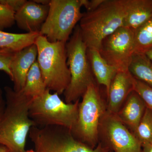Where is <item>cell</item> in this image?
Here are the masks:
<instances>
[{
	"mask_svg": "<svg viewBox=\"0 0 152 152\" xmlns=\"http://www.w3.org/2000/svg\"><path fill=\"white\" fill-rule=\"evenodd\" d=\"M5 107L0 123V145L12 152H25L27 137L36 124L30 118L33 99L9 86L4 88Z\"/></svg>",
	"mask_w": 152,
	"mask_h": 152,
	"instance_id": "1",
	"label": "cell"
},
{
	"mask_svg": "<svg viewBox=\"0 0 152 152\" xmlns=\"http://www.w3.org/2000/svg\"><path fill=\"white\" fill-rule=\"evenodd\" d=\"M125 0H104L94 10L83 13L79 26L87 48L99 50L105 38L122 27Z\"/></svg>",
	"mask_w": 152,
	"mask_h": 152,
	"instance_id": "2",
	"label": "cell"
},
{
	"mask_svg": "<svg viewBox=\"0 0 152 152\" xmlns=\"http://www.w3.org/2000/svg\"><path fill=\"white\" fill-rule=\"evenodd\" d=\"M37 61L47 89L58 95L64 94L71 80L66 43L50 42L40 35L35 43Z\"/></svg>",
	"mask_w": 152,
	"mask_h": 152,
	"instance_id": "3",
	"label": "cell"
},
{
	"mask_svg": "<svg viewBox=\"0 0 152 152\" xmlns=\"http://www.w3.org/2000/svg\"><path fill=\"white\" fill-rule=\"evenodd\" d=\"M66 50L71 80L64 94L66 103H73L80 101L89 86L96 81L88 58V48L79 25L66 44Z\"/></svg>",
	"mask_w": 152,
	"mask_h": 152,
	"instance_id": "4",
	"label": "cell"
},
{
	"mask_svg": "<svg viewBox=\"0 0 152 152\" xmlns=\"http://www.w3.org/2000/svg\"><path fill=\"white\" fill-rule=\"evenodd\" d=\"M80 101L73 103L63 101L57 93L48 89L33 99L29 108L30 118L36 126H58L73 129L77 119Z\"/></svg>",
	"mask_w": 152,
	"mask_h": 152,
	"instance_id": "5",
	"label": "cell"
},
{
	"mask_svg": "<svg viewBox=\"0 0 152 152\" xmlns=\"http://www.w3.org/2000/svg\"><path fill=\"white\" fill-rule=\"evenodd\" d=\"M107 103L102 97L96 82L90 85L79 104L77 119L70 131L77 140L94 148L99 145V128Z\"/></svg>",
	"mask_w": 152,
	"mask_h": 152,
	"instance_id": "6",
	"label": "cell"
},
{
	"mask_svg": "<svg viewBox=\"0 0 152 152\" xmlns=\"http://www.w3.org/2000/svg\"><path fill=\"white\" fill-rule=\"evenodd\" d=\"M48 17L40 34L50 42L66 43L83 15L81 0H51Z\"/></svg>",
	"mask_w": 152,
	"mask_h": 152,
	"instance_id": "7",
	"label": "cell"
},
{
	"mask_svg": "<svg viewBox=\"0 0 152 152\" xmlns=\"http://www.w3.org/2000/svg\"><path fill=\"white\" fill-rule=\"evenodd\" d=\"M37 152H109L107 147L99 143L94 148L79 141L70 131L58 126H33L29 133Z\"/></svg>",
	"mask_w": 152,
	"mask_h": 152,
	"instance_id": "8",
	"label": "cell"
},
{
	"mask_svg": "<svg viewBox=\"0 0 152 152\" xmlns=\"http://www.w3.org/2000/svg\"><path fill=\"white\" fill-rule=\"evenodd\" d=\"M100 53L118 72L129 71L134 54V32L120 28L102 41Z\"/></svg>",
	"mask_w": 152,
	"mask_h": 152,
	"instance_id": "9",
	"label": "cell"
},
{
	"mask_svg": "<svg viewBox=\"0 0 152 152\" xmlns=\"http://www.w3.org/2000/svg\"><path fill=\"white\" fill-rule=\"evenodd\" d=\"M102 137L112 152H140L141 144L117 116L106 110L100 123L99 139Z\"/></svg>",
	"mask_w": 152,
	"mask_h": 152,
	"instance_id": "10",
	"label": "cell"
},
{
	"mask_svg": "<svg viewBox=\"0 0 152 152\" xmlns=\"http://www.w3.org/2000/svg\"><path fill=\"white\" fill-rule=\"evenodd\" d=\"M49 8V5L39 4L34 0L27 1L15 14L18 27L27 33H40L48 17Z\"/></svg>",
	"mask_w": 152,
	"mask_h": 152,
	"instance_id": "11",
	"label": "cell"
},
{
	"mask_svg": "<svg viewBox=\"0 0 152 152\" xmlns=\"http://www.w3.org/2000/svg\"><path fill=\"white\" fill-rule=\"evenodd\" d=\"M135 78L129 71L118 72L107 94V111L116 115L128 96L134 91Z\"/></svg>",
	"mask_w": 152,
	"mask_h": 152,
	"instance_id": "12",
	"label": "cell"
},
{
	"mask_svg": "<svg viewBox=\"0 0 152 152\" xmlns=\"http://www.w3.org/2000/svg\"><path fill=\"white\" fill-rule=\"evenodd\" d=\"M37 54L35 44L15 53L10 66L14 91L20 92L23 89L28 72L37 61Z\"/></svg>",
	"mask_w": 152,
	"mask_h": 152,
	"instance_id": "13",
	"label": "cell"
},
{
	"mask_svg": "<svg viewBox=\"0 0 152 152\" xmlns=\"http://www.w3.org/2000/svg\"><path fill=\"white\" fill-rule=\"evenodd\" d=\"M146 108L142 99L134 91L128 96L116 115L133 133L140 122Z\"/></svg>",
	"mask_w": 152,
	"mask_h": 152,
	"instance_id": "14",
	"label": "cell"
},
{
	"mask_svg": "<svg viewBox=\"0 0 152 152\" xmlns=\"http://www.w3.org/2000/svg\"><path fill=\"white\" fill-rule=\"evenodd\" d=\"M123 27L135 31L152 18V0H125Z\"/></svg>",
	"mask_w": 152,
	"mask_h": 152,
	"instance_id": "15",
	"label": "cell"
},
{
	"mask_svg": "<svg viewBox=\"0 0 152 152\" xmlns=\"http://www.w3.org/2000/svg\"><path fill=\"white\" fill-rule=\"evenodd\" d=\"M87 55L95 80L98 84L105 88L107 94L118 72L104 59L97 50L88 49Z\"/></svg>",
	"mask_w": 152,
	"mask_h": 152,
	"instance_id": "16",
	"label": "cell"
},
{
	"mask_svg": "<svg viewBox=\"0 0 152 152\" xmlns=\"http://www.w3.org/2000/svg\"><path fill=\"white\" fill-rule=\"evenodd\" d=\"M40 33L15 34L0 30V50L16 52L35 44Z\"/></svg>",
	"mask_w": 152,
	"mask_h": 152,
	"instance_id": "17",
	"label": "cell"
},
{
	"mask_svg": "<svg viewBox=\"0 0 152 152\" xmlns=\"http://www.w3.org/2000/svg\"><path fill=\"white\" fill-rule=\"evenodd\" d=\"M129 71L136 80L152 88V62L145 54H134Z\"/></svg>",
	"mask_w": 152,
	"mask_h": 152,
	"instance_id": "18",
	"label": "cell"
},
{
	"mask_svg": "<svg viewBox=\"0 0 152 152\" xmlns=\"http://www.w3.org/2000/svg\"><path fill=\"white\" fill-rule=\"evenodd\" d=\"M47 89L37 61L28 72L24 87L21 91L26 96L34 99L42 94Z\"/></svg>",
	"mask_w": 152,
	"mask_h": 152,
	"instance_id": "19",
	"label": "cell"
},
{
	"mask_svg": "<svg viewBox=\"0 0 152 152\" xmlns=\"http://www.w3.org/2000/svg\"><path fill=\"white\" fill-rule=\"evenodd\" d=\"M152 50V18L134 31V53Z\"/></svg>",
	"mask_w": 152,
	"mask_h": 152,
	"instance_id": "20",
	"label": "cell"
},
{
	"mask_svg": "<svg viewBox=\"0 0 152 152\" xmlns=\"http://www.w3.org/2000/svg\"><path fill=\"white\" fill-rule=\"evenodd\" d=\"M141 144L152 142V111L147 107L140 122L133 133Z\"/></svg>",
	"mask_w": 152,
	"mask_h": 152,
	"instance_id": "21",
	"label": "cell"
},
{
	"mask_svg": "<svg viewBox=\"0 0 152 152\" xmlns=\"http://www.w3.org/2000/svg\"><path fill=\"white\" fill-rule=\"evenodd\" d=\"M134 91L142 99L147 107L152 111V88L135 79Z\"/></svg>",
	"mask_w": 152,
	"mask_h": 152,
	"instance_id": "22",
	"label": "cell"
},
{
	"mask_svg": "<svg viewBox=\"0 0 152 152\" xmlns=\"http://www.w3.org/2000/svg\"><path fill=\"white\" fill-rule=\"evenodd\" d=\"M15 14L8 7L0 4V30L3 31L15 24Z\"/></svg>",
	"mask_w": 152,
	"mask_h": 152,
	"instance_id": "23",
	"label": "cell"
},
{
	"mask_svg": "<svg viewBox=\"0 0 152 152\" xmlns=\"http://www.w3.org/2000/svg\"><path fill=\"white\" fill-rule=\"evenodd\" d=\"M15 52L8 50H0V71H3L12 79L10 66Z\"/></svg>",
	"mask_w": 152,
	"mask_h": 152,
	"instance_id": "24",
	"label": "cell"
},
{
	"mask_svg": "<svg viewBox=\"0 0 152 152\" xmlns=\"http://www.w3.org/2000/svg\"><path fill=\"white\" fill-rule=\"evenodd\" d=\"M26 0H0V4L8 7L15 13L24 5Z\"/></svg>",
	"mask_w": 152,
	"mask_h": 152,
	"instance_id": "25",
	"label": "cell"
},
{
	"mask_svg": "<svg viewBox=\"0 0 152 152\" xmlns=\"http://www.w3.org/2000/svg\"><path fill=\"white\" fill-rule=\"evenodd\" d=\"M104 0H81L82 6L85 7L87 12L94 10L98 7Z\"/></svg>",
	"mask_w": 152,
	"mask_h": 152,
	"instance_id": "26",
	"label": "cell"
},
{
	"mask_svg": "<svg viewBox=\"0 0 152 152\" xmlns=\"http://www.w3.org/2000/svg\"><path fill=\"white\" fill-rule=\"evenodd\" d=\"M5 107V100L3 96L2 90L0 88V123L2 118Z\"/></svg>",
	"mask_w": 152,
	"mask_h": 152,
	"instance_id": "27",
	"label": "cell"
},
{
	"mask_svg": "<svg viewBox=\"0 0 152 152\" xmlns=\"http://www.w3.org/2000/svg\"><path fill=\"white\" fill-rule=\"evenodd\" d=\"M142 147L143 152H152V142L142 145Z\"/></svg>",
	"mask_w": 152,
	"mask_h": 152,
	"instance_id": "28",
	"label": "cell"
},
{
	"mask_svg": "<svg viewBox=\"0 0 152 152\" xmlns=\"http://www.w3.org/2000/svg\"><path fill=\"white\" fill-rule=\"evenodd\" d=\"M34 1L38 4L45 5L50 4L51 1V0L50 1V0H34Z\"/></svg>",
	"mask_w": 152,
	"mask_h": 152,
	"instance_id": "29",
	"label": "cell"
},
{
	"mask_svg": "<svg viewBox=\"0 0 152 152\" xmlns=\"http://www.w3.org/2000/svg\"><path fill=\"white\" fill-rule=\"evenodd\" d=\"M0 152H12L7 147L0 145Z\"/></svg>",
	"mask_w": 152,
	"mask_h": 152,
	"instance_id": "30",
	"label": "cell"
},
{
	"mask_svg": "<svg viewBox=\"0 0 152 152\" xmlns=\"http://www.w3.org/2000/svg\"><path fill=\"white\" fill-rule=\"evenodd\" d=\"M145 54L152 62V50L147 52Z\"/></svg>",
	"mask_w": 152,
	"mask_h": 152,
	"instance_id": "31",
	"label": "cell"
},
{
	"mask_svg": "<svg viewBox=\"0 0 152 152\" xmlns=\"http://www.w3.org/2000/svg\"><path fill=\"white\" fill-rule=\"evenodd\" d=\"M25 152H37L35 151H34L32 149L27 150V151H26Z\"/></svg>",
	"mask_w": 152,
	"mask_h": 152,
	"instance_id": "32",
	"label": "cell"
},
{
	"mask_svg": "<svg viewBox=\"0 0 152 152\" xmlns=\"http://www.w3.org/2000/svg\"><path fill=\"white\" fill-rule=\"evenodd\" d=\"M140 152H143V151H140Z\"/></svg>",
	"mask_w": 152,
	"mask_h": 152,
	"instance_id": "33",
	"label": "cell"
},
{
	"mask_svg": "<svg viewBox=\"0 0 152 152\" xmlns=\"http://www.w3.org/2000/svg\"></svg>",
	"mask_w": 152,
	"mask_h": 152,
	"instance_id": "34",
	"label": "cell"
}]
</instances>
